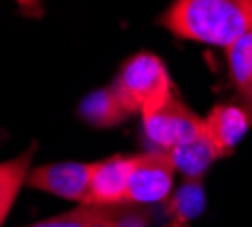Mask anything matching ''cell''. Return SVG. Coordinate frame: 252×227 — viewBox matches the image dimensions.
<instances>
[{
  "label": "cell",
  "mask_w": 252,
  "mask_h": 227,
  "mask_svg": "<svg viewBox=\"0 0 252 227\" xmlns=\"http://www.w3.org/2000/svg\"><path fill=\"white\" fill-rule=\"evenodd\" d=\"M93 162H57L32 167L27 185L45 194H54L65 200L86 205L90 189Z\"/></svg>",
  "instance_id": "obj_5"
},
{
  "label": "cell",
  "mask_w": 252,
  "mask_h": 227,
  "mask_svg": "<svg viewBox=\"0 0 252 227\" xmlns=\"http://www.w3.org/2000/svg\"><path fill=\"white\" fill-rule=\"evenodd\" d=\"M32 158H34V146H30L16 158L0 162V225L7 221L23 185H27Z\"/></svg>",
  "instance_id": "obj_11"
},
{
  "label": "cell",
  "mask_w": 252,
  "mask_h": 227,
  "mask_svg": "<svg viewBox=\"0 0 252 227\" xmlns=\"http://www.w3.org/2000/svg\"><path fill=\"white\" fill-rule=\"evenodd\" d=\"M252 126V113L248 111L241 101H230V104H216L207 117H205V128L210 138L219 146L223 155L232 153L234 146L243 140L248 128Z\"/></svg>",
  "instance_id": "obj_8"
},
{
  "label": "cell",
  "mask_w": 252,
  "mask_h": 227,
  "mask_svg": "<svg viewBox=\"0 0 252 227\" xmlns=\"http://www.w3.org/2000/svg\"><path fill=\"white\" fill-rule=\"evenodd\" d=\"M142 128L153 148L173 151L180 144L194 140L205 128V117H198L183 99L178 90L164 104L142 115Z\"/></svg>",
  "instance_id": "obj_3"
},
{
  "label": "cell",
  "mask_w": 252,
  "mask_h": 227,
  "mask_svg": "<svg viewBox=\"0 0 252 227\" xmlns=\"http://www.w3.org/2000/svg\"><path fill=\"white\" fill-rule=\"evenodd\" d=\"M110 90L131 117L147 115L164 104L176 92V85L162 58L151 52H137L122 63Z\"/></svg>",
  "instance_id": "obj_2"
},
{
  "label": "cell",
  "mask_w": 252,
  "mask_h": 227,
  "mask_svg": "<svg viewBox=\"0 0 252 227\" xmlns=\"http://www.w3.org/2000/svg\"><path fill=\"white\" fill-rule=\"evenodd\" d=\"M225 63L236 97L252 113V32L225 48Z\"/></svg>",
  "instance_id": "obj_10"
},
{
  "label": "cell",
  "mask_w": 252,
  "mask_h": 227,
  "mask_svg": "<svg viewBox=\"0 0 252 227\" xmlns=\"http://www.w3.org/2000/svg\"><path fill=\"white\" fill-rule=\"evenodd\" d=\"M160 25L180 41L225 50L252 32V0H171Z\"/></svg>",
  "instance_id": "obj_1"
},
{
  "label": "cell",
  "mask_w": 252,
  "mask_h": 227,
  "mask_svg": "<svg viewBox=\"0 0 252 227\" xmlns=\"http://www.w3.org/2000/svg\"><path fill=\"white\" fill-rule=\"evenodd\" d=\"M169 227H185V221H173Z\"/></svg>",
  "instance_id": "obj_14"
},
{
  "label": "cell",
  "mask_w": 252,
  "mask_h": 227,
  "mask_svg": "<svg viewBox=\"0 0 252 227\" xmlns=\"http://www.w3.org/2000/svg\"><path fill=\"white\" fill-rule=\"evenodd\" d=\"M176 162L171 151L151 148L133 155V167L128 175V205H153L169 198L176 178Z\"/></svg>",
  "instance_id": "obj_4"
},
{
  "label": "cell",
  "mask_w": 252,
  "mask_h": 227,
  "mask_svg": "<svg viewBox=\"0 0 252 227\" xmlns=\"http://www.w3.org/2000/svg\"><path fill=\"white\" fill-rule=\"evenodd\" d=\"M140 205H81L72 211L32 223L25 227H147V218L135 209Z\"/></svg>",
  "instance_id": "obj_7"
},
{
  "label": "cell",
  "mask_w": 252,
  "mask_h": 227,
  "mask_svg": "<svg viewBox=\"0 0 252 227\" xmlns=\"http://www.w3.org/2000/svg\"><path fill=\"white\" fill-rule=\"evenodd\" d=\"M171 155H173V162H176V169L191 180L200 178L205 171L210 169L212 162L223 158V153L219 151L214 140L210 138L207 128H203L194 140L176 146L171 151Z\"/></svg>",
  "instance_id": "obj_9"
},
{
  "label": "cell",
  "mask_w": 252,
  "mask_h": 227,
  "mask_svg": "<svg viewBox=\"0 0 252 227\" xmlns=\"http://www.w3.org/2000/svg\"><path fill=\"white\" fill-rule=\"evenodd\" d=\"M133 167V155H110L106 160L93 162L90 189L86 205L117 207L128 205V175Z\"/></svg>",
  "instance_id": "obj_6"
},
{
  "label": "cell",
  "mask_w": 252,
  "mask_h": 227,
  "mask_svg": "<svg viewBox=\"0 0 252 227\" xmlns=\"http://www.w3.org/2000/svg\"><path fill=\"white\" fill-rule=\"evenodd\" d=\"M16 5L21 7L27 16H41L43 14V2L41 0H16Z\"/></svg>",
  "instance_id": "obj_13"
},
{
  "label": "cell",
  "mask_w": 252,
  "mask_h": 227,
  "mask_svg": "<svg viewBox=\"0 0 252 227\" xmlns=\"http://www.w3.org/2000/svg\"><path fill=\"white\" fill-rule=\"evenodd\" d=\"M79 115H81L84 122L93 124L97 128H113L117 124H122L124 119H128V113L122 108V104L117 101L110 85L93 90L90 95H86L81 106H79Z\"/></svg>",
  "instance_id": "obj_12"
}]
</instances>
